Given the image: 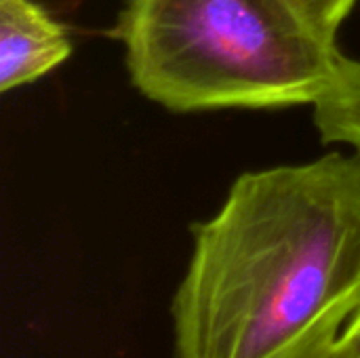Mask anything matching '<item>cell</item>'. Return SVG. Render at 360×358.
Returning <instances> with one entry per match:
<instances>
[{"instance_id": "obj_1", "label": "cell", "mask_w": 360, "mask_h": 358, "mask_svg": "<svg viewBox=\"0 0 360 358\" xmlns=\"http://www.w3.org/2000/svg\"><path fill=\"white\" fill-rule=\"evenodd\" d=\"M192 238L173 358H325L360 312V156L243 173Z\"/></svg>"}, {"instance_id": "obj_2", "label": "cell", "mask_w": 360, "mask_h": 358, "mask_svg": "<svg viewBox=\"0 0 360 358\" xmlns=\"http://www.w3.org/2000/svg\"><path fill=\"white\" fill-rule=\"evenodd\" d=\"M135 89L171 112L314 106L344 55L293 0H129Z\"/></svg>"}, {"instance_id": "obj_3", "label": "cell", "mask_w": 360, "mask_h": 358, "mask_svg": "<svg viewBox=\"0 0 360 358\" xmlns=\"http://www.w3.org/2000/svg\"><path fill=\"white\" fill-rule=\"evenodd\" d=\"M72 55L65 27L34 0H0V91L25 87Z\"/></svg>"}, {"instance_id": "obj_4", "label": "cell", "mask_w": 360, "mask_h": 358, "mask_svg": "<svg viewBox=\"0 0 360 358\" xmlns=\"http://www.w3.org/2000/svg\"><path fill=\"white\" fill-rule=\"evenodd\" d=\"M323 143H342L360 156V61L344 57L338 78L312 106Z\"/></svg>"}, {"instance_id": "obj_5", "label": "cell", "mask_w": 360, "mask_h": 358, "mask_svg": "<svg viewBox=\"0 0 360 358\" xmlns=\"http://www.w3.org/2000/svg\"><path fill=\"white\" fill-rule=\"evenodd\" d=\"M306 19L329 40L338 42V32L356 0H293Z\"/></svg>"}, {"instance_id": "obj_6", "label": "cell", "mask_w": 360, "mask_h": 358, "mask_svg": "<svg viewBox=\"0 0 360 358\" xmlns=\"http://www.w3.org/2000/svg\"><path fill=\"white\" fill-rule=\"evenodd\" d=\"M325 358H360V312L350 321L333 350Z\"/></svg>"}]
</instances>
